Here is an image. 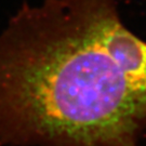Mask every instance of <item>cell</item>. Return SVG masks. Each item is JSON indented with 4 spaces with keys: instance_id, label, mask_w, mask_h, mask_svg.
<instances>
[{
    "instance_id": "1",
    "label": "cell",
    "mask_w": 146,
    "mask_h": 146,
    "mask_svg": "<svg viewBox=\"0 0 146 146\" xmlns=\"http://www.w3.org/2000/svg\"><path fill=\"white\" fill-rule=\"evenodd\" d=\"M101 3L26 5L0 33V146H140L146 113L102 37Z\"/></svg>"
},
{
    "instance_id": "2",
    "label": "cell",
    "mask_w": 146,
    "mask_h": 146,
    "mask_svg": "<svg viewBox=\"0 0 146 146\" xmlns=\"http://www.w3.org/2000/svg\"><path fill=\"white\" fill-rule=\"evenodd\" d=\"M100 28L108 50L146 113V42L122 24L115 0H102Z\"/></svg>"
}]
</instances>
